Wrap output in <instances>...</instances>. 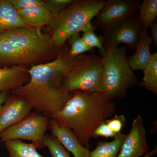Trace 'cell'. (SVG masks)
<instances>
[{
    "mask_svg": "<svg viewBox=\"0 0 157 157\" xmlns=\"http://www.w3.org/2000/svg\"><path fill=\"white\" fill-rule=\"evenodd\" d=\"M69 50H59L51 61L33 66L29 70V81L12 91V94L21 98L35 109L50 116L59 111L72 97L62 86L65 76L80 60L83 54L70 57Z\"/></svg>",
    "mask_w": 157,
    "mask_h": 157,
    "instance_id": "cell-1",
    "label": "cell"
},
{
    "mask_svg": "<svg viewBox=\"0 0 157 157\" xmlns=\"http://www.w3.org/2000/svg\"><path fill=\"white\" fill-rule=\"evenodd\" d=\"M116 110L114 102L103 92L75 91L64 107L49 117L72 130L79 142L90 149L93 131Z\"/></svg>",
    "mask_w": 157,
    "mask_h": 157,
    "instance_id": "cell-2",
    "label": "cell"
},
{
    "mask_svg": "<svg viewBox=\"0 0 157 157\" xmlns=\"http://www.w3.org/2000/svg\"><path fill=\"white\" fill-rule=\"evenodd\" d=\"M60 49L41 28H21L0 32V65L11 67L45 63L55 59Z\"/></svg>",
    "mask_w": 157,
    "mask_h": 157,
    "instance_id": "cell-3",
    "label": "cell"
},
{
    "mask_svg": "<svg viewBox=\"0 0 157 157\" xmlns=\"http://www.w3.org/2000/svg\"><path fill=\"white\" fill-rule=\"evenodd\" d=\"M102 55V92L107 98H124L128 90L135 87L137 79L127 58L125 46L105 47Z\"/></svg>",
    "mask_w": 157,
    "mask_h": 157,
    "instance_id": "cell-4",
    "label": "cell"
},
{
    "mask_svg": "<svg viewBox=\"0 0 157 157\" xmlns=\"http://www.w3.org/2000/svg\"><path fill=\"white\" fill-rule=\"evenodd\" d=\"M106 2L103 0H74L52 17L50 25L52 29L51 39L55 46L60 49L71 36L81 32Z\"/></svg>",
    "mask_w": 157,
    "mask_h": 157,
    "instance_id": "cell-5",
    "label": "cell"
},
{
    "mask_svg": "<svg viewBox=\"0 0 157 157\" xmlns=\"http://www.w3.org/2000/svg\"><path fill=\"white\" fill-rule=\"evenodd\" d=\"M102 67L101 57L86 56L65 76L62 82L67 92H101Z\"/></svg>",
    "mask_w": 157,
    "mask_h": 157,
    "instance_id": "cell-6",
    "label": "cell"
},
{
    "mask_svg": "<svg viewBox=\"0 0 157 157\" xmlns=\"http://www.w3.org/2000/svg\"><path fill=\"white\" fill-rule=\"evenodd\" d=\"M50 117L38 111L30 112L22 121L0 134V142L13 140H29L37 149L45 147V133L49 129Z\"/></svg>",
    "mask_w": 157,
    "mask_h": 157,
    "instance_id": "cell-7",
    "label": "cell"
},
{
    "mask_svg": "<svg viewBox=\"0 0 157 157\" xmlns=\"http://www.w3.org/2000/svg\"><path fill=\"white\" fill-rule=\"evenodd\" d=\"M140 5L136 0H108L96 16L94 25L110 30L133 16Z\"/></svg>",
    "mask_w": 157,
    "mask_h": 157,
    "instance_id": "cell-8",
    "label": "cell"
},
{
    "mask_svg": "<svg viewBox=\"0 0 157 157\" xmlns=\"http://www.w3.org/2000/svg\"><path fill=\"white\" fill-rule=\"evenodd\" d=\"M146 131L140 115L132 122L131 131L122 144L117 157H140L149 151Z\"/></svg>",
    "mask_w": 157,
    "mask_h": 157,
    "instance_id": "cell-9",
    "label": "cell"
},
{
    "mask_svg": "<svg viewBox=\"0 0 157 157\" xmlns=\"http://www.w3.org/2000/svg\"><path fill=\"white\" fill-rule=\"evenodd\" d=\"M31 109L25 101L12 94L0 107V134L22 121Z\"/></svg>",
    "mask_w": 157,
    "mask_h": 157,
    "instance_id": "cell-10",
    "label": "cell"
},
{
    "mask_svg": "<svg viewBox=\"0 0 157 157\" xmlns=\"http://www.w3.org/2000/svg\"><path fill=\"white\" fill-rule=\"evenodd\" d=\"M141 25L138 18L133 16L120 25L108 31L107 46L117 47L121 43L136 48L139 39L138 32Z\"/></svg>",
    "mask_w": 157,
    "mask_h": 157,
    "instance_id": "cell-11",
    "label": "cell"
},
{
    "mask_svg": "<svg viewBox=\"0 0 157 157\" xmlns=\"http://www.w3.org/2000/svg\"><path fill=\"white\" fill-rule=\"evenodd\" d=\"M49 129L63 146L74 157H89V149L82 145L71 129L60 125L52 119L49 120Z\"/></svg>",
    "mask_w": 157,
    "mask_h": 157,
    "instance_id": "cell-12",
    "label": "cell"
},
{
    "mask_svg": "<svg viewBox=\"0 0 157 157\" xmlns=\"http://www.w3.org/2000/svg\"><path fill=\"white\" fill-rule=\"evenodd\" d=\"M140 25L138 32L139 39L135 54L128 59L130 67L135 70H144L151 59L152 55L150 46L152 39L147 32Z\"/></svg>",
    "mask_w": 157,
    "mask_h": 157,
    "instance_id": "cell-13",
    "label": "cell"
},
{
    "mask_svg": "<svg viewBox=\"0 0 157 157\" xmlns=\"http://www.w3.org/2000/svg\"><path fill=\"white\" fill-rule=\"evenodd\" d=\"M29 70L24 66L0 68V93L13 91L29 81Z\"/></svg>",
    "mask_w": 157,
    "mask_h": 157,
    "instance_id": "cell-14",
    "label": "cell"
},
{
    "mask_svg": "<svg viewBox=\"0 0 157 157\" xmlns=\"http://www.w3.org/2000/svg\"><path fill=\"white\" fill-rule=\"evenodd\" d=\"M21 28H31L25 23L9 0H0V32Z\"/></svg>",
    "mask_w": 157,
    "mask_h": 157,
    "instance_id": "cell-15",
    "label": "cell"
},
{
    "mask_svg": "<svg viewBox=\"0 0 157 157\" xmlns=\"http://www.w3.org/2000/svg\"><path fill=\"white\" fill-rule=\"evenodd\" d=\"M23 21L31 28H41L50 25L52 16L43 6H35L18 11Z\"/></svg>",
    "mask_w": 157,
    "mask_h": 157,
    "instance_id": "cell-16",
    "label": "cell"
},
{
    "mask_svg": "<svg viewBox=\"0 0 157 157\" xmlns=\"http://www.w3.org/2000/svg\"><path fill=\"white\" fill-rule=\"evenodd\" d=\"M126 135L120 133L110 141H99L89 157H117Z\"/></svg>",
    "mask_w": 157,
    "mask_h": 157,
    "instance_id": "cell-17",
    "label": "cell"
},
{
    "mask_svg": "<svg viewBox=\"0 0 157 157\" xmlns=\"http://www.w3.org/2000/svg\"><path fill=\"white\" fill-rule=\"evenodd\" d=\"M10 157H44L40 154L33 143L28 144L20 140L4 142Z\"/></svg>",
    "mask_w": 157,
    "mask_h": 157,
    "instance_id": "cell-18",
    "label": "cell"
},
{
    "mask_svg": "<svg viewBox=\"0 0 157 157\" xmlns=\"http://www.w3.org/2000/svg\"><path fill=\"white\" fill-rule=\"evenodd\" d=\"M144 71V77L140 86L157 94V53L152 55L151 59Z\"/></svg>",
    "mask_w": 157,
    "mask_h": 157,
    "instance_id": "cell-19",
    "label": "cell"
},
{
    "mask_svg": "<svg viewBox=\"0 0 157 157\" xmlns=\"http://www.w3.org/2000/svg\"><path fill=\"white\" fill-rule=\"evenodd\" d=\"M138 19L141 26L147 29L155 20L157 15V0H144L139 6Z\"/></svg>",
    "mask_w": 157,
    "mask_h": 157,
    "instance_id": "cell-20",
    "label": "cell"
},
{
    "mask_svg": "<svg viewBox=\"0 0 157 157\" xmlns=\"http://www.w3.org/2000/svg\"><path fill=\"white\" fill-rule=\"evenodd\" d=\"M95 28L91 21L88 23L82 31L83 33L82 38L90 47L98 48L101 55H103L106 51V47L103 44V39L95 33Z\"/></svg>",
    "mask_w": 157,
    "mask_h": 157,
    "instance_id": "cell-21",
    "label": "cell"
},
{
    "mask_svg": "<svg viewBox=\"0 0 157 157\" xmlns=\"http://www.w3.org/2000/svg\"><path fill=\"white\" fill-rule=\"evenodd\" d=\"M67 40L70 45L68 53L72 58L82 55L93 49L84 42L79 33L71 36Z\"/></svg>",
    "mask_w": 157,
    "mask_h": 157,
    "instance_id": "cell-22",
    "label": "cell"
},
{
    "mask_svg": "<svg viewBox=\"0 0 157 157\" xmlns=\"http://www.w3.org/2000/svg\"><path fill=\"white\" fill-rule=\"evenodd\" d=\"M44 144L48 148L52 157H71L67 150L53 135H45Z\"/></svg>",
    "mask_w": 157,
    "mask_h": 157,
    "instance_id": "cell-23",
    "label": "cell"
},
{
    "mask_svg": "<svg viewBox=\"0 0 157 157\" xmlns=\"http://www.w3.org/2000/svg\"><path fill=\"white\" fill-rule=\"evenodd\" d=\"M74 0H44L43 6L49 12L52 17L57 16L63 10L66 9Z\"/></svg>",
    "mask_w": 157,
    "mask_h": 157,
    "instance_id": "cell-24",
    "label": "cell"
},
{
    "mask_svg": "<svg viewBox=\"0 0 157 157\" xmlns=\"http://www.w3.org/2000/svg\"><path fill=\"white\" fill-rule=\"evenodd\" d=\"M126 121V119L123 114L115 115L113 117L105 121L110 130L117 135L121 133Z\"/></svg>",
    "mask_w": 157,
    "mask_h": 157,
    "instance_id": "cell-25",
    "label": "cell"
},
{
    "mask_svg": "<svg viewBox=\"0 0 157 157\" xmlns=\"http://www.w3.org/2000/svg\"><path fill=\"white\" fill-rule=\"evenodd\" d=\"M117 135L112 132L105 121L101 123L94 131L92 134L91 137H103L105 138H114Z\"/></svg>",
    "mask_w": 157,
    "mask_h": 157,
    "instance_id": "cell-26",
    "label": "cell"
},
{
    "mask_svg": "<svg viewBox=\"0 0 157 157\" xmlns=\"http://www.w3.org/2000/svg\"><path fill=\"white\" fill-rule=\"evenodd\" d=\"M13 7L17 11L27 9L32 6H42L44 0H9Z\"/></svg>",
    "mask_w": 157,
    "mask_h": 157,
    "instance_id": "cell-27",
    "label": "cell"
},
{
    "mask_svg": "<svg viewBox=\"0 0 157 157\" xmlns=\"http://www.w3.org/2000/svg\"><path fill=\"white\" fill-rule=\"evenodd\" d=\"M151 28V38L152 41L154 42L156 47L157 46V21L156 19L154 22L150 26Z\"/></svg>",
    "mask_w": 157,
    "mask_h": 157,
    "instance_id": "cell-28",
    "label": "cell"
},
{
    "mask_svg": "<svg viewBox=\"0 0 157 157\" xmlns=\"http://www.w3.org/2000/svg\"><path fill=\"white\" fill-rule=\"evenodd\" d=\"M9 97V91H3L0 93V107L5 104Z\"/></svg>",
    "mask_w": 157,
    "mask_h": 157,
    "instance_id": "cell-29",
    "label": "cell"
},
{
    "mask_svg": "<svg viewBox=\"0 0 157 157\" xmlns=\"http://www.w3.org/2000/svg\"><path fill=\"white\" fill-rule=\"evenodd\" d=\"M157 152V148H155L153 150L151 151H149L147 153L144 155V156L143 157H152L154 156Z\"/></svg>",
    "mask_w": 157,
    "mask_h": 157,
    "instance_id": "cell-30",
    "label": "cell"
}]
</instances>
